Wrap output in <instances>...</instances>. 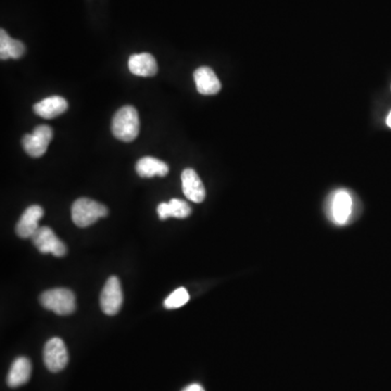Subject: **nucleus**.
Listing matches in <instances>:
<instances>
[{
    "label": "nucleus",
    "instance_id": "f257e3e1",
    "mask_svg": "<svg viewBox=\"0 0 391 391\" xmlns=\"http://www.w3.org/2000/svg\"><path fill=\"white\" fill-rule=\"evenodd\" d=\"M139 127L141 124L137 110L132 105H125L115 113L111 131L115 139L131 143L139 136Z\"/></svg>",
    "mask_w": 391,
    "mask_h": 391
},
{
    "label": "nucleus",
    "instance_id": "f03ea898",
    "mask_svg": "<svg viewBox=\"0 0 391 391\" xmlns=\"http://www.w3.org/2000/svg\"><path fill=\"white\" fill-rule=\"evenodd\" d=\"M72 221L79 227H87L107 217L105 205L89 198H79L72 205Z\"/></svg>",
    "mask_w": 391,
    "mask_h": 391
},
{
    "label": "nucleus",
    "instance_id": "7ed1b4c3",
    "mask_svg": "<svg viewBox=\"0 0 391 391\" xmlns=\"http://www.w3.org/2000/svg\"><path fill=\"white\" fill-rule=\"evenodd\" d=\"M41 305L58 315H70L77 309L75 295L70 289L55 288L41 293Z\"/></svg>",
    "mask_w": 391,
    "mask_h": 391
},
{
    "label": "nucleus",
    "instance_id": "20e7f679",
    "mask_svg": "<svg viewBox=\"0 0 391 391\" xmlns=\"http://www.w3.org/2000/svg\"><path fill=\"white\" fill-rule=\"evenodd\" d=\"M53 137V129L48 125H39L33 133L24 135L22 139L23 149L30 157L39 158L45 155L48 146Z\"/></svg>",
    "mask_w": 391,
    "mask_h": 391
},
{
    "label": "nucleus",
    "instance_id": "39448f33",
    "mask_svg": "<svg viewBox=\"0 0 391 391\" xmlns=\"http://www.w3.org/2000/svg\"><path fill=\"white\" fill-rule=\"evenodd\" d=\"M69 362V353L63 339L53 337L44 347V363L53 373L63 371Z\"/></svg>",
    "mask_w": 391,
    "mask_h": 391
},
{
    "label": "nucleus",
    "instance_id": "423d86ee",
    "mask_svg": "<svg viewBox=\"0 0 391 391\" xmlns=\"http://www.w3.org/2000/svg\"><path fill=\"white\" fill-rule=\"evenodd\" d=\"M352 198L348 191L344 189L335 191L329 197L327 207L329 219H332L335 224H346L352 213Z\"/></svg>",
    "mask_w": 391,
    "mask_h": 391
},
{
    "label": "nucleus",
    "instance_id": "0eeeda50",
    "mask_svg": "<svg viewBox=\"0 0 391 391\" xmlns=\"http://www.w3.org/2000/svg\"><path fill=\"white\" fill-rule=\"evenodd\" d=\"M34 246L39 249V252L47 255L51 253L55 257H63L67 255V246L63 241L58 238L53 229L48 226H41L32 237Z\"/></svg>",
    "mask_w": 391,
    "mask_h": 391
},
{
    "label": "nucleus",
    "instance_id": "6e6552de",
    "mask_svg": "<svg viewBox=\"0 0 391 391\" xmlns=\"http://www.w3.org/2000/svg\"><path fill=\"white\" fill-rule=\"evenodd\" d=\"M123 305V291L119 278L111 276L108 278L101 295V305L103 313L115 315Z\"/></svg>",
    "mask_w": 391,
    "mask_h": 391
},
{
    "label": "nucleus",
    "instance_id": "1a4fd4ad",
    "mask_svg": "<svg viewBox=\"0 0 391 391\" xmlns=\"http://www.w3.org/2000/svg\"><path fill=\"white\" fill-rule=\"evenodd\" d=\"M44 217L43 207L39 205H31L24 211L15 226V233L21 238H32L36 231H39V219Z\"/></svg>",
    "mask_w": 391,
    "mask_h": 391
},
{
    "label": "nucleus",
    "instance_id": "9d476101",
    "mask_svg": "<svg viewBox=\"0 0 391 391\" xmlns=\"http://www.w3.org/2000/svg\"><path fill=\"white\" fill-rule=\"evenodd\" d=\"M181 187H183V193L188 200L196 203H200L205 200V188L195 169H186L183 171Z\"/></svg>",
    "mask_w": 391,
    "mask_h": 391
},
{
    "label": "nucleus",
    "instance_id": "9b49d317",
    "mask_svg": "<svg viewBox=\"0 0 391 391\" xmlns=\"http://www.w3.org/2000/svg\"><path fill=\"white\" fill-rule=\"evenodd\" d=\"M193 79H195L197 91L201 95H215L221 91V82L217 79L214 71L210 68L201 67L193 72Z\"/></svg>",
    "mask_w": 391,
    "mask_h": 391
},
{
    "label": "nucleus",
    "instance_id": "f8f14e48",
    "mask_svg": "<svg viewBox=\"0 0 391 391\" xmlns=\"http://www.w3.org/2000/svg\"><path fill=\"white\" fill-rule=\"evenodd\" d=\"M34 113L43 119H53L59 117L67 111L68 101L61 96H51L45 98L33 107Z\"/></svg>",
    "mask_w": 391,
    "mask_h": 391
},
{
    "label": "nucleus",
    "instance_id": "ddd939ff",
    "mask_svg": "<svg viewBox=\"0 0 391 391\" xmlns=\"http://www.w3.org/2000/svg\"><path fill=\"white\" fill-rule=\"evenodd\" d=\"M129 69L137 77H155L158 72L157 61L150 53H136L129 57Z\"/></svg>",
    "mask_w": 391,
    "mask_h": 391
},
{
    "label": "nucleus",
    "instance_id": "4468645a",
    "mask_svg": "<svg viewBox=\"0 0 391 391\" xmlns=\"http://www.w3.org/2000/svg\"><path fill=\"white\" fill-rule=\"evenodd\" d=\"M32 374V363L25 357H20L12 363L7 376L8 386L18 388L29 382Z\"/></svg>",
    "mask_w": 391,
    "mask_h": 391
},
{
    "label": "nucleus",
    "instance_id": "2eb2a0df",
    "mask_svg": "<svg viewBox=\"0 0 391 391\" xmlns=\"http://www.w3.org/2000/svg\"><path fill=\"white\" fill-rule=\"evenodd\" d=\"M159 219H167L169 217L186 219L191 214V207L186 201L181 199H171L169 203H162L158 205Z\"/></svg>",
    "mask_w": 391,
    "mask_h": 391
},
{
    "label": "nucleus",
    "instance_id": "dca6fc26",
    "mask_svg": "<svg viewBox=\"0 0 391 391\" xmlns=\"http://www.w3.org/2000/svg\"><path fill=\"white\" fill-rule=\"evenodd\" d=\"M169 165L153 157H143L136 163V172L141 177H165L169 173Z\"/></svg>",
    "mask_w": 391,
    "mask_h": 391
},
{
    "label": "nucleus",
    "instance_id": "f3484780",
    "mask_svg": "<svg viewBox=\"0 0 391 391\" xmlns=\"http://www.w3.org/2000/svg\"><path fill=\"white\" fill-rule=\"evenodd\" d=\"M25 46L22 41L10 37L9 34L1 29L0 31V59H19L24 55Z\"/></svg>",
    "mask_w": 391,
    "mask_h": 391
},
{
    "label": "nucleus",
    "instance_id": "a211bd4d",
    "mask_svg": "<svg viewBox=\"0 0 391 391\" xmlns=\"http://www.w3.org/2000/svg\"><path fill=\"white\" fill-rule=\"evenodd\" d=\"M189 301V293L184 287H179L173 291L165 300V308L169 310L181 308Z\"/></svg>",
    "mask_w": 391,
    "mask_h": 391
},
{
    "label": "nucleus",
    "instance_id": "6ab92c4d",
    "mask_svg": "<svg viewBox=\"0 0 391 391\" xmlns=\"http://www.w3.org/2000/svg\"><path fill=\"white\" fill-rule=\"evenodd\" d=\"M183 391H205L203 387L199 384H191L183 389Z\"/></svg>",
    "mask_w": 391,
    "mask_h": 391
},
{
    "label": "nucleus",
    "instance_id": "aec40b11",
    "mask_svg": "<svg viewBox=\"0 0 391 391\" xmlns=\"http://www.w3.org/2000/svg\"><path fill=\"white\" fill-rule=\"evenodd\" d=\"M387 125H388L389 127H390L391 129V111L390 113H389L388 117H387Z\"/></svg>",
    "mask_w": 391,
    "mask_h": 391
}]
</instances>
